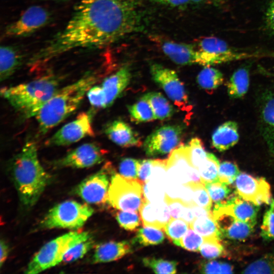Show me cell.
Masks as SVG:
<instances>
[{"mask_svg":"<svg viewBox=\"0 0 274 274\" xmlns=\"http://www.w3.org/2000/svg\"><path fill=\"white\" fill-rule=\"evenodd\" d=\"M179 199L187 206L195 204L193 200V191L189 183L183 185Z\"/></svg>","mask_w":274,"mask_h":274,"instance_id":"cell-53","label":"cell"},{"mask_svg":"<svg viewBox=\"0 0 274 274\" xmlns=\"http://www.w3.org/2000/svg\"><path fill=\"white\" fill-rule=\"evenodd\" d=\"M131 119L136 122L155 120L156 117L149 102L143 96L135 104L128 107Z\"/></svg>","mask_w":274,"mask_h":274,"instance_id":"cell-31","label":"cell"},{"mask_svg":"<svg viewBox=\"0 0 274 274\" xmlns=\"http://www.w3.org/2000/svg\"><path fill=\"white\" fill-rule=\"evenodd\" d=\"M130 79V68L125 65L103 81L101 86L105 93L107 108L110 107L124 91Z\"/></svg>","mask_w":274,"mask_h":274,"instance_id":"cell-21","label":"cell"},{"mask_svg":"<svg viewBox=\"0 0 274 274\" xmlns=\"http://www.w3.org/2000/svg\"><path fill=\"white\" fill-rule=\"evenodd\" d=\"M19 52L11 46H2L0 49V79L5 81L16 71L21 63Z\"/></svg>","mask_w":274,"mask_h":274,"instance_id":"cell-25","label":"cell"},{"mask_svg":"<svg viewBox=\"0 0 274 274\" xmlns=\"http://www.w3.org/2000/svg\"><path fill=\"white\" fill-rule=\"evenodd\" d=\"M152 165L153 160L152 159L140 160L138 178L143 184L149 180L151 173Z\"/></svg>","mask_w":274,"mask_h":274,"instance_id":"cell-51","label":"cell"},{"mask_svg":"<svg viewBox=\"0 0 274 274\" xmlns=\"http://www.w3.org/2000/svg\"><path fill=\"white\" fill-rule=\"evenodd\" d=\"M143 191L144 199L147 201L156 202L165 200L164 185L148 181L143 184Z\"/></svg>","mask_w":274,"mask_h":274,"instance_id":"cell-38","label":"cell"},{"mask_svg":"<svg viewBox=\"0 0 274 274\" xmlns=\"http://www.w3.org/2000/svg\"><path fill=\"white\" fill-rule=\"evenodd\" d=\"M116 219L119 225L125 230L134 231L141 225V219L136 211H119Z\"/></svg>","mask_w":274,"mask_h":274,"instance_id":"cell-41","label":"cell"},{"mask_svg":"<svg viewBox=\"0 0 274 274\" xmlns=\"http://www.w3.org/2000/svg\"><path fill=\"white\" fill-rule=\"evenodd\" d=\"M1 257H0V266L1 267L3 266V263L5 262L9 254V246L8 244L3 240L1 241Z\"/></svg>","mask_w":274,"mask_h":274,"instance_id":"cell-57","label":"cell"},{"mask_svg":"<svg viewBox=\"0 0 274 274\" xmlns=\"http://www.w3.org/2000/svg\"><path fill=\"white\" fill-rule=\"evenodd\" d=\"M91 237L87 231H71L46 243L34 255L25 273H40L62 262L65 253L76 244Z\"/></svg>","mask_w":274,"mask_h":274,"instance_id":"cell-5","label":"cell"},{"mask_svg":"<svg viewBox=\"0 0 274 274\" xmlns=\"http://www.w3.org/2000/svg\"><path fill=\"white\" fill-rule=\"evenodd\" d=\"M201 273H231L232 266L227 263L216 261H209L202 263L199 267Z\"/></svg>","mask_w":274,"mask_h":274,"instance_id":"cell-49","label":"cell"},{"mask_svg":"<svg viewBox=\"0 0 274 274\" xmlns=\"http://www.w3.org/2000/svg\"><path fill=\"white\" fill-rule=\"evenodd\" d=\"M259 209L258 205L244 199L237 194L224 202L215 203L212 212L213 217L226 214L255 225Z\"/></svg>","mask_w":274,"mask_h":274,"instance_id":"cell-16","label":"cell"},{"mask_svg":"<svg viewBox=\"0 0 274 274\" xmlns=\"http://www.w3.org/2000/svg\"><path fill=\"white\" fill-rule=\"evenodd\" d=\"M195 218L204 217H213L212 211L208 209L193 204L190 207Z\"/></svg>","mask_w":274,"mask_h":274,"instance_id":"cell-55","label":"cell"},{"mask_svg":"<svg viewBox=\"0 0 274 274\" xmlns=\"http://www.w3.org/2000/svg\"><path fill=\"white\" fill-rule=\"evenodd\" d=\"M160 47L163 53L177 64L196 63V50L194 44L163 41L160 42Z\"/></svg>","mask_w":274,"mask_h":274,"instance_id":"cell-22","label":"cell"},{"mask_svg":"<svg viewBox=\"0 0 274 274\" xmlns=\"http://www.w3.org/2000/svg\"><path fill=\"white\" fill-rule=\"evenodd\" d=\"M265 24L268 30L274 34V0L271 1L267 10Z\"/></svg>","mask_w":274,"mask_h":274,"instance_id":"cell-54","label":"cell"},{"mask_svg":"<svg viewBox=\"0 0 274 274\" xmlns=\"http://www.w3.org/2000/svg\"><path fill=\"white\" fill-rule=\"evenodd\" d=\"M140 160L131 158H125L119 164L120 175L125 178L137 179Z\"/></svg>","mask_w":274,"mask_h":274,"instance_id":"cell-47","label":"cell"},{"mask_svg":"<svg viewBox=\"0 0 274 274\" xmlns=\"http://www.w3.org/2000/svg\"><path fill=\"white\" fill-rule=\"evenodd\" d=\"M183 127L178 125H164L148 135L143 144L147 155L156 156L170 153L181 141Z\"/></svg>","mask_w":274,"mask_h":274,"instance_id":"cell-11","label":"cell"},{"mask_svg":"<svg viewBox=\"0 0 274 274\" xmlns=\"http://www.w3.org/2000/svg\"><path fill=\"white\" fill-rule=\"evenodd\" d=\"M92 237L82 241L69 249L64 255L62 262L64 263L74 262L82 258L94 246Z\"/></svg>","mask_w":274,"mask_h":274,"instance_id":"cell-39","label":"cell"},{"mask_svg":"<svg viewBox=\"0 0 274 274\" xmlns=\"http://www.w3.org/2000/svg\"><path fill=\"white\" fill-rule=\"evenodd\" d=\"M143 96L149 102L156 119H166L174 114L173 106L161 93L150 92Z\"/></svg>","mask_w":274,"mask_h":274,"instance_id":"cell-27","label":"cell"},{"mask_svg":"<svg viewBox=\"0 0 274 274\" xmlns=\"http://www.w3.org/2000/svg\"><path fill=\"white\" fill-rule=\"evenodd\" d=\"M93 209L86 204L67 200L51 208L40 222L44 229H78L92 216Z\"/></svg>","mask_w":274,"mask_h":274,"instance_id":"cell-6","label":"cell"},{"mask_svg":"<svg viewBox=\"0 0 274 274\" xmlns=\"http://www.w3.org/2000/svg\"><path fill=\"white\" fill-rule=\"evenodd\" d=\"M97 80V75L90 71L76 82L59 88L36 116L40 132L46 133L74 113Z\"/></svg>","mask_w":274,"mask_h":274,"instance_id":"cell-3","label":"cell"},{"mask_svg":"<svg viewBox=\"0 0 274 274\" xmlns=\"http://www.w3.org/2000/svg\"><path fill=\"white\" fill-rule=\"evenodd\" d=\"M105 152L93 143L84 144L70 151L63 157L55 160L53 165L57 168H84L100 163Z\"/></svg>","mask_w":274,"mask_h":274,"instance_id":"cell-13","label":"cell"},{"mask_svg":"<svg viewBox=\"0 0 274 274\" xmlns=\"http://www.w3.org/2000/svg\"><path fill=\"white\" fill-rule=\"evenodd\" d=\"M181 219L188 223L189 225L194 220L195 218L190 207L185 206Z\"/></svg>","mask_w":274,"mask_h":274,"instance_id":"cell-58","label":"cell"},{"mask_svg":"<svg viewBox=\"0 0 274 274\" xmlns=\"http://www.w3.org/2000/svg\"><path fill=\"white\" fill-rule=\"evenodd\" d=\"M240 173L237 165L230 161H223L219 167V181L228 185L233 183Z\"/></svg>","mask_w":274,"mask_h":274,"instance_id":"cell-45","label":"cell"},{"mask_svg":"<svg viewBox=\"0 0 274 274\" xmlns=\"http://www.w3.org/2000/svg\"><path fill=\"white\" fill-rule=\"evenodd\" d=\"M190 227L205 238L220 239L221 234L214 217L196 218Z\"/></svg>","mask_w":274,"mask_h":274,"instance_id":"cell-28","label":"cell"},{"mask_svg":"<svg viewBox=\"0 0 274 274\" xmlns=\"http://www.w3.org/2000/svg\"><path fill=\"white\" fill-rule=\"evenodd\" d=\"M249 85V71L247 67H240L233 73L227 82V93L232 98H241L247 93Z\"/></svg>","mask_w":274,"mask_h":274,"instance_id":"cell-26","label":"cell"},{"mask_svg":"<svg viewBox=\"0 0 274 274\" xmlns=\"http://www.w3.org/2000/svg\"><path fill=\"white\" fill-rule=\"evenodd\" d=\"M196 50V63L204 66L228 61L239 55L224 41L215 37H203L194 45Z\"/></svg>","mask_w":274,"mask_h":274,"instance_id":"cell-10","label":"cell"},{"mask_svg":"<svg viewBox=\"0 0 274 274\" xmlns=\"http://www.w3.org/2000/svg\"><path fill=\"white\" fill-rule=\"evenodd\" d=\"M235 182L236 193L244 199L258 206L270 203V187L264 178L240 173Z\"/></svg>","mask_w":274,"mask_h":274,"instance_id":"cell-15","label":"cell"},{"mask_svg":"<svg viewBox=\"0 0 274 274\" xmlns=\"http://www.w3.org/2000/svg\"><path fill=\"white\" fill-rule=\"evenodd\" d=\"M86 95L94 108H107L106 95L101 86L93 85L88 91Z\"/></svg>","mask_w":274,"mask_h":274,"instance_id":"cell-50","label":"cell"},{"mask_svg":"<svg viewBox=\"0 0 274 274\" xmlns=\"http://www.w3.org/2000/svg\"><path fill=\"white\" fill-rule=\"evenodd\" d=\"M167 203L171 217L173 219H181L185 205L179 199H173L165 198Z\"/></svg>","mask_w":274,"mask_h":274,"instance_id":"cell-52","label":"cell"},{"mask_svg":"<svg viewBox=\"0 0 274 274\" xmlns=\"http://www.w3.org/2000/svg\"><path fill=\"white\" fill-rule=\"evenodd\" d=\"M49 12L39 6L28 8L16 21L6 28L5 36L7 37H23L31 35L48 22Z\"/></svg>","mask_w":274,"mask_h":274,"instance_id":"cell-14","label":"cell"},{"mask_svg":"<svg viewBox=\"0 0 274 274\" xmlns=\"http://www.w3.org/2000/svg\"><path fill=\"white\" fill-rule=\"evenodd\" d=\"M260 118L264 139L274 155V88L268 89L262 96Z\"/></svg>","mask_w":274,"mask_h":274,"instance_id":"cell-18","label":"cell"},{"mask_svg":"<svg viewBox=\"0 0 274 274\" xmlns=\"http://www.w3.org/2000/svg\"><path fill=\"white\" fill-rule=\"evenodd\" d=\"M202 237L190 227L181 239V247L190 251H198L204 241Z\"/></svg>","mask_w":274,"mask_h":274,"instance_id":"cell-46","label":"cell"},{"mask_svg":"<svg viewBox=\"0 0 274 274\" xmlns=\"http://www.w3.org/2000/svg\"><path fill=\"white\" fill-rule=\"evenodd\" d=\"M130 242L110 241L97 245L92 262L93 263H106L118 260L132 252Z\"/></svg>","mask_w":274,"mask_h":274,"instance_id":"cell-23","label":"cell"},{"mask_svg":"<svg viewBox=\"0 0 274 274\" xmlns=\"http://www.w3.org/2000/svg\"><path fill=\"white\" fill-rule=\"evenodd\" d=\"M164 238V234L162 229L152 226L143 225L138 230L133 242L141 246H147L161 244Z\"/></svg>","mask_w":274,"mask_h":274,"instance_id":"cell-30","label":"cell"},{"mask_svg":"<svg viewBox=\"0 0 274 274\" xmlns=\"http://www.w3.org/2000/svg\"><path fill=\"white\" fill-rule=\"evenodd\" d=\"M190 227L188 223L182 219L172 218L163 228L168 239L175 245L181 247L182 238Z\"/></svg>","mask_w":274,"mask_h":274,"instance_id":"cell-33","label":"cell"},{"mask_svg":"<svg viewBox=\"0 0 274 274\" xmlns=\"http://www.w3.org/2000/svg\"><path fill=\"white\" fill-rule=\"evenodd\" d=\"M238 140L237 124L232 121L225 122L219 126L212 136L213 147L220 152L231 148L238 142Z\"/></svg>","mask_w":274,"mask_h":274,"instance_id":"cell-24","label":"cell"},{"mask_svg":"<svg viewBox=\"0 0 274 274\" xmlns=\"http://www.w3.org/2000/svg\"><path fill=\"white\" fill-rule=\"evenodd\" d=\"M144 265L151 268L156 273H175L177 262L153 257H146L143 259Z\"/></svg>","mask_w":274,"mask_h":274,"instance_id":"cell-36","label":"cell"},{"mask_svg":"<svg viewBox=\"0 0 274 274\" xmlns=\"http://www.w3.org/2000/svg\"><path fill=\"white\" fill-rule=\"evenodd\" d=\"M167 161V159L153 160L151 173L148 181L165 185L166 179Z\"/></svg>","mask_w":274,"mask_h":274,"instance_id":"cell-48","label":"cell"},{"mask_svg":"<svg viewBox=\"0 0 274 274\" xmlns=\"http://www.w3.org/2000/svg\"><path fill=\"white\" fill-rule=\"evenodd\" d=\"M223 81L222 73L210 66H206L197 77V81L199 86L207 91L215 90L222 85Z\"/></svg>","mask_w":274,"mask_h":274,"instance_id":"cell-29","label":"cell"},{"mask_svg":"<svg viewBox=\"0 0 274 274\" xmlns=\"http://www.w3.org/2000/svg\"><path fill=\"white\" fill-rule=\"evenodd\" d=\"M91 112H82L73 121L63 125L46 142L48 146H64L87 136H93Z\"/></svg>","mask_w":274,"mask_h":274,"instance_id":"cell-9","label":"cell"},{"mask_svg":"<svg viewBox=\"0 0 274 274\" xmlns=\"http://www.w3.org/2000/svg\"><path fill=\"white\" fill-rule=\"evenodd\" d=\"M150 68L154 82L174 104L182 110L190 111L191 108L185 87L175 71L157 63H151Z\"/></svg>","mask_w":274,"mask_h":274,"instance_id":"cell-8","label":"cell"},{"mask_svg":"<svg viewBox=\"0 0 274 274\" xmlns=\"http://www.w3.org/2000/svg\"><path fill=\"white\" fill-rule=\"evenodd\" d=\"M193 167L189 161L188 146L174 150L167 159L165 182L180 185L190 183Z\"/></svg>","mask_w":274,"mask_h":274,"instance_id":"cell-17","label":"cell"},{"mask_svg":"<svg viewBox=\"0 0 274 274\" xmlns=\"http://www.w3.org/2000/svg\"><path fill=\"white\" fill-rule=\"evenodd\" d=\"M105 132L111 141L121 147L140 146L141 144L138 134L122 120H115L107 124Z\"/></svg>","mask_w":274,"mask_h":274,"instance_id":"cell-20","label":"cell"},{"mask_svg":"<svg viewBox=\"0 0 274 274\" xmlns=\"http://www.w3.org/2000/svg\"><path fill=\"white\" fill-rule=\"evenodd\" d=\"M204 185L212 201L215 203L224 202L228 199L231 190L228 184L218 181L207 183Z\"/></svg>","mask_w":274,"mask_h":274,"instance_id":"cell-40","label":"cell"},{"mask_svg":"<svg viewBox=\"0 0 274 274\" xmlns=\"http://www.w3.org/2000/svg\"><path fill=\"white\" fill-rule=\"evenodd\" d=\"M193 191L194 203L199 207L211 210L212 200L202 183H189Z\"/></svg>","mask_w":274,"mask_h":274,"instance_id":"cell-44","label":"cell"},{"mask_svg":"<svg viewBox=\"0 0 274 274\" xmlns=\"http://www.w3.org/2000/svg\"><path fill=\"white\" fill-rule=\"evenodd\" d=\"M204 0H190V2L193 4H200L202 3Z\"/></svg>","mask_w":274,"mask_h":274,"instance_id":"cell-59","label":"cell"},{"mask_svg":"<svg viewBox=\"0 0 274 274\" xmlns=\"http://www.w3.org/2000/svg\"><path fill=\"white\" fill-rule=\"evenodd\" d=\"M59 79L47 75L17 85L3 87L1 95L24 118L36 117L59 88Z\"/></svg>","mask_w":274,"mask_h":274,"instance_id":"cell-4","label":"cell"},{"mask_svg":"<svg viewBox=\"0 0 274 274\" xmlns=\"http://www.w3.org/2000/svg\"><path fill=\"white\" fill-rule=\"evenodd\" d=\"M8 171L20 202L26 208L36 203L51 180L39 161L36 144L30 140L13 157Z\"/></svg>","mask_w":274,"mask_h":274,"instance_id":"cell-2","label":"cell"},{"mask_svg":"<svg viewBox=\"0 0 274 274\" xmlns=\"http://www.w3.org/2000/svg\"><path fill=\"white\" fill-rule=\"evenodd\" d=\"M150 1L160 4L161 5H164L166 6H168L170 7H179L183 6L188 2H190V0H149Z\"/></svg>","mask_w":274,"mask_h":274,"instance_id":"cell-56","label":"cell"},{"mask_svg":"<svg viewBox=\"0 0 274 274\" xmlns=\"http://www.w3.org/2000/svg\"><path fill=\"white\" fill-rule=\"evenodd\" d=\"M219 238H205L199 251L207 259H214L223 256L224 249Z\"/></svg>","mask_w":274,"mask_h":274,"instance_id":"cell-42","label":"cell"},{"mask_svg":"<svg viewBox=\"0 0 274 274\" xmlns=\"http://www.w3.org/2000/svg\"><path fill=\"white\" fill-rule=\"evenodd\" d=\"M245 273H274V254H268L250 264Z\"/></svg>","mask_w":274,"mask_h":274,"instance_id":"cell-37","label":"cell"},{"mask_svg":"<svg viewBox=\"0 0 274 274\" xmlns=\"http://www.w3.org/2000/svg\"><path fill=\"white\" fill-rule=\"evenodd\" d=\"M219 161L212 153H208L206 160L198 167L202 183H213L220 181L219 177Z\"/></svg>","mask_w":274,"mask_h":274,"instance_id":"cell-32","label":"cell"},{"mask_svg":"<svg viewBox=\"0 0 274 274\" xmlns=\"http://www.w3.org/2000/svg\"><path fill=\"white\" fill-rule=\"evenodd\" d=\"M143 183L114 173L111 178L107 201L113 208L123 211H138L145 199Z\"/></svg>","mask_w":274,"mask_h":274,"instance_id":"cell-7","label":"cell"},{"mask_svg":"<svg viewBox=\"0 0 274 274\" xmlns=\"http://www.w3.org/2000/svg\"><path fill=\"white\" fill-rule=\"evenodd\" d=\"M139 0H81L64 28L30 59L39 66L77 48H101L139 30Z\"/></svg>","mask_w":274,"mask_h":274,"instance_id":"cell-1","label":"cell"},{"mask_svg":"<svg viewBox=\"0 0 274 274\" xmlns=\"http://www.w3.org/2000/svg\"><path fill=\"white\" fill-rule=\"evenodd\" d=\"M222 237L231 239L242 240L253 232L254 225L236 219L233 216L222 214L214 217Z\"/></svg>","mask_w":274,"mask_h":274,"instance_id":"cell-19","label":"cell"},{"mask_svg":"<svg viewBox=\"0 0 274 274\" xmlns=\"http://www.w3.org/2000/svg\"><path fill=\"white\" fill-rule=\"evenodd\" d=\"M261 235L267 241L274 239V199H271L270 207L265 213L261 226Z\"/></svg>","mask_w":274,"mask_h":274,"instance_id":"cell-43","label":"cell"},{"mask_svg":"<svg viewBox=\"0 0 274 274\" xmlns=\"http://www.w3.org/2000/svg\"><path fill=\"white\" fill-rule=\"evenodd\" d=\"M109 165L87 177L75 188L74 192L88 203H100L107 201L110 178L112 172Z\"/></svg>","mask_w":274,"mask_h":274,"instance_id":"cell-12","label":"cell"},{"mask_svg":"<svg viewBox=\"0 0 274 274\" xmlns=\"http://www.w3.org/2000/svg\"><path fill=\"white\" fill-rule=\"evenodd\" d=\"M143 225H149L160 228L158 223L159 212L157 202H151L144 200L140 209Z\"/></svg>","mask_w":274,"mask_h":274,"instance_id":"cell-34","label":"cell"},{"mask_svg":"<svg viewBox=\"0 0 274 274\" xmlns=\"http://www.w3.org/2000/svg\"><path fill=\"white\" fill-rule=\"evenodd\" d=\"M188 147V156L191 165L196 169L206 160L207 153L202 141L197 138H193L190 141Z\"/></svg>","mask_w":274,"mask_h":274,"instance_id":"cell-35","label":"cell"}]
</instances>
